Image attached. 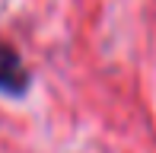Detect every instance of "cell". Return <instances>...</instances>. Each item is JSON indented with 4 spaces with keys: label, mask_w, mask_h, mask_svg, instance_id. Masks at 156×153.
I'll use <instances>...</instances> for the list:
<instances>
[{
    "label": "cell",
    "mask_w": 156,
    "mask_h": 153,
    "mask_svg": "<svg viewBox=\"0 0 156 153\" xmlns=\"http://www.w3.org/2000/svg\"><path fill=\"white\" fill-rule=\"evenodd\" d=\"M0 89L10 96H23L29 89V70H26L23 58L16 54V48L0 41Z\"/></svg>",
    "instance_id": "1"
}]
</instances>
